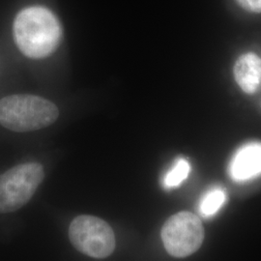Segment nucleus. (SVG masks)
<instances>
[{
    "mask_svg": "<svg viewBox=\"0 0 261 261\" xmlns=\"http://www.w3.org/2000/svg\"><path fill=\"white\" fill-rule=\"evenodd\" d=\"M13 29L19 50L32 59H42L54 54L62 37V29L56 16L41 6L20 11Z\"/></svg>",
    "mask_w": 261,
    "mask_h": 261,
    "instance_id": "nucleus-1",
    "label": "nucleus"
},
{
    "mask_svg": "<svg viewBox=\"0 0 261 261\" xmlns=\"http://www.w3.org/2000/svg\"><path fill=\"white\" fill-rule=\"evenodd\" d=\"M59 116L55 103L45 98L17 94L0 100V125L17 133H27L47 128Z\"/></svg>",
    "mask_w": 261,
    "mask_h": 261,
    "instance_id": "nucleus-2",
    "label": "nucleus"
},
{
    "mask_svg": "<svg viewBox=\"0 0 261 261\" xmlns=\"http://www.w3.org/2000/svg\"><path fill=\"white\" fill-rule=\"evenodd\" d=\"M45 178L39 163H25L0 175V214L12 213L25 205Z\"/></svg>",
    "mask_w": 261,
    "mask_h": 261,
    "instance_id": "nucleus-3",
    "label": "nucleus"
},
{
    "mask_svg": "<svg viewBox=\"0 0 261 261\" xmlns=\"http://www.w3.org/2000/svg\"><path fill=\"white\" fill-rule=\"evenodd\" d=\"M69 239L79 252L96 259L109 257L116 245L112 226L91 215L75 217L69 226Z\"/></svg>",
    "mask_w": 261,
    "mask_h": 261,
    "instance_id": "nucleus-4",
    "label": "nucleus"
},
{
    "mask_svg": "<svg viewBox=\"0 0 261 261\" xmlns=\"http://www.w3.org/2000/svg\"><path fill=\"white\" fill-rule=\"evenodd\" d=\"M161 237L171 256L187 257L201 247L204 240V228L196 215L182 211L166 221Z\"/></svg>",
    "mask_w": 261,
    "mask_h": 261,
    "instance_id": "nucleus-5",
    "label": "nucleus"
},
{
    "mask_svg": "<svg viewBox=\"0 0 261 261\" xmlns=\"http://www.w3.org/2000/svg\"><path fill=\"white\" fill-rule=\"evenodd\" d=\"M228 173L236 182H245L260 175V142H250L237 150L229 163Z\"/></svg>",
    "mask_w": 261,
    "mask_h": 261,
    "instance_id": "nucleus-6",
    "label": "nucleus"
},
{
    "mask_svg": "<svg viewBox=\"0 0 261 261\" xmlns=\"http://www.w3.org/2000/svg\"><path fill=\"white\" fill-rule=\"evenodd\" d=\"M234 77L245 93H255L261 85V59L253 53L240 56L233 68Z\"/></svg>",
    "mask_w": 261,
    "mask_h": 261,
    "instance_id": "nucleus-7",
    "label": "nucleus"
},
{
    "mask_svg": "<svg viewBox=\"0 0 261 261\" xmlns=\"http://www.w3.org/2000/svg\"><path fill=\"white\" fill-rule=\"evenodd\" d=\"M226 196L224 190L217 188L209 191L201 198L198 210L203 217H212L219 212L225 202Z\"/></svg>",
    "mask_w": 261,
    "mask_h": 261,
    "instance_id": "nucleus-8",
    "label": "nucleus"
},
{
    "mask_svg": "<svg viewBox=\"0 0 261 261\" xmlns=\"http://www.w3.org/2000/svg\"><path fill=\"white\" fill-rule=\"evenodd\" d=\"M191 171L190 163L185 158H179L173 167L166 173L163 179V185L166 189H174L180 186L186 180Z\"/></svg>",
    "mask_w": 261,
    "mask_h": 261,
    "instance_id": "nucleus-9",
    "label": "nucleus"
},
{
    "mask_svg": "<svg viewBox=\"0 0 261 261\" xmlns=\"http://www.w3.org/2000/svg\"><path fill=\"white\" fill-rule=\"evenodd\" d=\"M243 9L251 13H260L261 0H236Z\"/></svg>",
    "mask_w": 261,
    "mask_h": 261,
    "instance_id": "nucleus-10",
    "label": "nucleus"
}]
</instances>
